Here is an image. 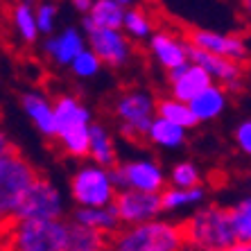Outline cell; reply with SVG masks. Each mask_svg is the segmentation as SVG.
Returning <instances> with one entry per match:
<instances>
[{"label":"cell","instance_id":"6da1fadb","mask_svg":"<svg viewBox=\"0 0 251 251\" xmlns=\"http://www.w3.org/2000/svg\"><path fill=\"white\" fill-rule=\"evenodd\" d=\"M109 251H186L181 222L156 217L138 226H120L109 238Z\"/></svg>","mask_w":251,"mask_h":251},{"label":"cell","instance_id":"7a4b0ae2","mask_svg":"<svg viewBox=\"0 0 251 251\" xmlns=\"http://www.w3.org/2000/svg\"><path fill=\"white\" fill-rule=\"evenodd\" d=\"M186 251H224L235 245L224 206L204 204L195 208L181 222Z\"/></svg>","mask_w":251,"mask_h":251},{"label":"cell","instance_id":"3957f363","mask_svg":"<svg viewBox=\"0 0 251 251\" xmlns=\"http://www.w3.org/2000/svg\"><path fill=\"white\" fill-rule=\"evenodd\" d=\"M54 106V138L68 156L86 158L88 154V129L93 116L77 95H59L52 100Z\"/></svg>","mask_w":251,"mask_h":251},{"label":"cell","instance_id":"277c9868","mask_svg":"<svg viewBox=\"0 0 251 251\" xmlns=\"http://www.w3.org/2000/svg\"><path fill=\"white\" fill-rule=\"evenodd\" d=\"M68 220H14L2 228L5 251H66Z\"/></svg>","mask_w":251,"mask_h":251},{"label":"cell","instance_id":"5b68a950","mask_svg":"<svg viewBox=\"0 0 251 251\" xmlns=\"http://www.w3.org/2000/svg\"><path fill=\"white\" fill-rule=\"evenodd\" d=\"M36 176L39 170L18 150L0 161V231L14 222L18 204Z\"/></svg>","mask_w":251,"mask_h":251},{"label":"cell","instance_id":"8992f818","mask_svg":"<svg viewBox=\"0 0 251 251\" xmlns=\"http://www.w3.org/2000/svg\"><path fill=\"white\" fill-rule=\"evenodd\" d=\"M118 131L125 140L145 138L147 129L156 118V98L143 88H129L116 100Z\"/></svg>","mask_w":251,"mask_h":251},{"label":"cell","instance_id":"52a82bcc","mask_svg":"<svg viewBox=\"0 0 251 251\" xmlns=\"http://www.w3.org/2000/svg\"><path fill=\"white\" fill-rule=\"evenodd\" d=\"M116 188L111 183L109 170L95 163H84L70 176V199L75 208H104L113 204Z\"/></svg>","mask_w":251,"mask_h":251},{"label":"cell","instance_id":"ba28073f","mask_svg":"<svg viewBox=\"0 0 251 251\" xmlns=\"http://www.w3.org/2000/svg\"><path fill=\"white\" fill-rule=\"evenodd\" d=\"M111 183L118 193L120 190H136V193L161 195L168 188L165 170L152 158H134V161H118L109 170Z\"/></svg>","mask_w":251,"mask_h":251},{"label":"cell","instance_id":"9c48e42d","mask_svg":"<svg viewBox=\"0 0 251 251\" xmlns=\"http://www.w3.org/2000/svg\"><path fill=\"white\" fill-rule=\"evenodd\" d=\"M66 215L68 204L64 193L50 179L39 175L21 199L14 220H66Z\"/></svg>","mask_w":251,"mask_h":251},{"label":"cell","instance_id":"30bf717a","mask_svg":"<svg viewBox=\"0 0 251 251\" xmlns=\"http://www.w3.org/2000/svg\"><path fill=\"white\" fill-rule=\"evenodd\" d=\"M186 41L190 48L201 50V52L215 54V57L228 59L235 64H242L249 59V46L242 36L226 34V32H215V29H201L195 27L186 34Z\"/></svg>","mask_w":251,"mask_h":251},{"label":"cell","instance_id":"8fae6325","mask_svg":"<svg viewBox=\"0 0 251 251\" xmlns=\"http://www.w3.org/2000/svg\"><path fill=\"white\" fill-rule=\"evenodd\" d=\"M113 210L120 226H138L152 222L163 215L161 210V195L136 193V190H120L113 197Z\"/></svg>","mask_w":251,"mask_h":251},{"label":"cell","instance_id":"7c38bea8","mask_svg":"<svg viewBox=\"0 0 251 251\" xmlns=\"http://www.w3.org/2000/svg\"><path fill=\"white\" fill-rule=\"evenodd\" d=\"M86 39V48L100 59L102 66L125 68L134 57V46L120 29H91Z\"/></svg>","mask_w":251,"mask_h":251},{"label":"cell","instance_id":"4fadbf2b","mask_svg":"<svg viewBox=\"0 0 251 251\" xmlns=\"http://www.w3.org/2000/svg\"><path fill=\"white\" fill-rule=\"evenodd\" d=\"M188 61L199 66L210 77V82L222 86L226 93H235V91L242 88V82H245V66L242 64H235V61H228V59L201 52V50H195V48L188 50Z\"/></svg>","mask_w":251,"mask_h":251},{"label":"cell","instance_id":"5bb4252c","mask_svg":"<svg viewBox=\"0 0 251 251\" xmlns=\"http://www.w3.org/2000/svg\"><path fill=\"white\" fill-rule=\"evenodd\" d=\"M150 54L154 57L161 68L165 73H172V70L181 68V66L188 64V41L183 36L175 34V32H170V29H156L150 39Z\"/></svg>","mask_w":251,"mask_h":251},{"label":"cell","instance_id":"9a60e30c","mask_svg":"<svg viewBox=\"0 0 251 251\" xmlns=\"http://www.w3.org/2000/svg\"><path fill=\"white\" fill-rule=\"evenodd\" d=\"M168 84H170V98L176 100V102H183L188 104L193 98H197L206 86H210V77L206 75L199 66L190 64L168 73Z\"/></svg>","mask_w":251,"mask_h":251},{"label":"cell","instance_id":"2e32d148","mask_svg":"<svg viewBox=\"0 0 251 251\" xmlns=\"http://www.w3.org/2000/svg\"><path fill=\"white\" fill-rule=\"evenodd\" d=\"M86 48V39H84L82 29L77 27H64L61 32H54L52 36H48L43 43V54H46L52 64L57 66H68L77 54Z\"/></svg>","mask_w":251,"mask_h":251},{"label":"cell","instance_id":"e0dca14e","mask_svg":"<svg viewBox=\"0 0 251 251\" xmlns=\"http://www.w3.org/2000/svg\"><path fill=\"white\" fill-rule=\"evenodd\" d=\"M131 2L127 0H93L91 12L82 16V34L91 29H120L123 16Z\"/></svg>","mask_w":251,"mask_h":251},{"label":"cell","instance_id":"ac0fdd59","mask_svg":"<svg viewBox=\"0 0 251 251\" xmlns=\"http://www.w3.org/2000/svg\"><path fill=\"white\" fill-rule=\"evenodd\" d=\"M21 106H23L25 116L29 118V123L36 127L39 134L46 138H54V106L52 100L41 91H27L21 98Z\"/></svg>","mask_w":251,"mask_h":251},{"label":"cell","instance_id":"d6986e66","mask_svg":"<svg viewBox=\"0 0 251 251\" xmlns=\"http://www.w3.org/2000/svg\"><path fill=\"white\" fill-rule=\"evenodd\" d=\"M226 104H228V93L222 86L210 84L197 98H193L188 102V109L193 113L195 123L199 125V123H213V120H217L224 113Z\"/></svg>","mask_w":251,"mask_h":251},{"label":"cell","instance_id":"ffe728a7","mask_svg":"<svg viewBox=\"0 0 251 251\" xmlns=\"http://www.w3.org/2000/svg\"><path fill=\"white\" fill-rule=\"evenodd\" d=\"M88 158L91 163L104 170H111L118 163V147L113 134L102 123H93L88 129Z\"/></svg>","mask_w":251,"mask_h":251},{"label":"cell","instance_id":"44dd1931","mask_svg":"<svg viewBox=\"0 0 251 251\" xmlns=\"http://www.w3.org/2000/svg\"><path fill=\"white\" fill-rule=\"evenodd\" d=\"M68 220L79 224V226L91 228V231H98V233L106 235V238H111L120 228V222H118L113 206H104V208H75L70 213Z\"/></svg>","mask_w":251,"mask_h":251},{"label":"cell","instance_id":"7402d4cb","mask_svg":"<svg viewBox=\"0 0 251 251\" xmlns=\"http://www.w3.org/2000/svg\"><path fill=\"white\" fill-rule=\"evenodd\" d=\"M206 197H208V193H206L204 186L190 188V190L165 188L163 193H161V210H163V213H170V215H176V213H181V210L204 206Z\"/></svg>","mask_w":251,"mask_h":251},{"label":"cell","instance_id":"603a6c76","mask_svg":"<svg viewBox=\"0 0 251 251\" xmlns=\"http://www.w3.org/2000/svg\"><path fill=\"white\" fill-rule=\"evenodd\" d=\"M68 220V217H66ZM109 249V238L98 231H91L86 226L70 222L66 228V251H106Z\"/></svg>","mask_w":251,"mask_h":251},{"label":"cell","instance_id":"cb8c5ba5","mask_svg":"<svg viewBox=\"0 0 251 251\" xmlns=\"http://www.w3.org/2000/svg\"><path fill=\"white\" fill-rule=\"evenodd\" d=\"M120 32L127 36L129 41H147L156 32L152 14H147V9H143V7L131 5L123 16Z\"/></svg>","mask_w":251,"mask_h":251},{"label":"cell","instance_id":"d4e9b609","mask_svg":"<svg viewBox=\"0 0 251 251\" xmlns=\"http://www.w3.org/2000/svg\"><path fill=\"white\" fill-rule=\"evenodd\" d=\"M186 136L188 131L176 125H170L161 118H154L150 129H147L145 138L156 147H163V150H176V147H183L186 145Z\"/></svg>","mask_w":251,"mask_h":251},{"label":"cell","instance_id":"484cf974","mask_svg":"<svg viewBox=\"0 0 251 251\" xmlns=\"http://www.w3.org/2000/svg\"><path fill=\"white\" fill-rule=\"evenodd\" d=\"M9 21L16 32V36L23 43H34L39 39V29H36L34 18V5L32 2H16L9 9Z\"/></svg>","mask_w":251,"mask_h":251},{"label":"cell","instance_id":"4316f807","mask_svg":"<svg viewBox=\"0 0 251 251\" xmlns=\"http://www.w3.org/2000/svg\"><path fill=\"white\" fill-rule=\"evenodd\" d=\"M156 118H161V120H165V123H170V125H176V127L186 129V131L197 127V123H195V118H193V113H190V109H188V104L176 102V100H172L170 95L168 98L156 100Z\"/></svg>","mask_w":251,"mask_h":251},{"label":"cell","instance_id":"83f0119b","mask_svg":"<svg viewBox=\"0 0 251 251\" xmlns=\"http://www.w3.org/2000/svg\"><path fill=\"white\" fill-rule=\"evenodd\" d=\"M226 213H228V224H231L235 242L249 245L251 242V199L242 197L231 208H226Z\"/></svg>","mask_w":251,"mask_h":251},{"label":"cell","instance_id":"f1b7e54d","mask_svg":"<svg viewBox=\"0 0 251 251\" xmlns=\"http://www.w3.org/2000/svg\"><path fill=\"white\" fill-rule=\"evenodd\" d=\"M170 188H179V190H190V188L201 186V170L190 161H181L170 170L168 175Z\"/></svg>","mask_w":251,"mask_h":251},{"label":"cell","instance_id":"f546056e","mask_svg":"<svg viewBox=\"0 0 251 251\" xmlns=\"http://www.w3.org/2000/svg\"><path fill=\"white\" fill-rule=\"evenodd\" d=\"M70 73L75 77H82V79H91V77L100 75V70H102V64H100V59L95 57L88 48H84L82 52L77 54L73 61L68 64Z\"/></svg>","mask_w":251,"mask_h":251},{"label":"cell","instance_id":"4dcf8cb0","mask_svg":"<svg viewBox=\"0 0 251 251\" xmlns=\"http://www.w3.org/2000/svg\"><path fill=\"white\" fill-rule=\"evenodd\" d=\"M34 18H36V29L39 36H52L57 32V18H59V7L52 2H41L34 5Z\"/></svg>","mask_w":251,"mask_h":251},{"label":"cell","instance_id":"1f68e13d","mask_svg":"<svg viewBox=\"0 0 251 251\" xmlns=\"http://www.w3.org/2000/svg\"><path fill=\"white\" fill-rule=\"evenodd\" d=\"M235 145L242 154H251V120H242V123L235 127Z\"/></svg>","mask_w":251,"mask_h":251},{"label":"cell","instance_id":"d6a6232c","mask_svg":"<svg viewBox=\"0 0 251 251\" xmlns=\"http://www.w3.org/2000/svg\"><path fill=\"white\" fill-rule=\"evenodd\" d=\"M14 152H16V147H14L12 138H9V134H7L5 129L0 127V161L7 158L9 154H14Z\"/></svg>","mask_w":251,"mask_h":251},{"label":"cell","instance_id":"836d02e7","mask_svg":"<svg viewBox=\"0 0 251 251\" xmlns=\"http://www.w3.org/2000/svg\"><path fill=\"white\" fill-rule=\"evenodd\" d=\"M91 5H93V0H75V2H73V9L79 12L82 16H86V14L91 12Z\"/></svg>","mask_w":251,"mask_h":251},{"label":"cell","instance_id":"e575fe53","mask_svg":"<svg viewBox=\"0 0 251 251\" xmlns=\"http://www.w3.org/2000/svg\"><path fill=\"white\" fill-rule=\"evenodd\" d=\"M224 251H251V245H242V242H235V245H231L228 249Z\"/></svg>","mask_w":251,"mask_h":251},{"label":"cell","instance_id":"d590c367","mask_svg":"<svg viewBox=\"0 0 251 251\" xmlns=\"http://www.w3.org/2000/svg\"><path fill=\"white\" fill-rule=\"evenodd\" d=\"M0 251H5V242H2V233H0Z\"/></svg>","mask_w":251,"mask_h":251},{"label":"cell","instance_id":"8d00e7d4","mask_svg":"<svg viewBox=\"0 0 251 251\" xmlns=\"http://www.w3.org/2000/svg\"><path fill=\"white\" fill-rule=\"evenodd\" d=\"M106 251H109V249H106Z\"/></svg>","mask_w":251,"mask_h":251}]
</instances>
